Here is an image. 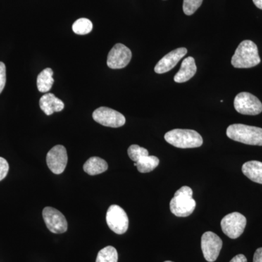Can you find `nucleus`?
<instances>
[{"label": "nucleus", "instance_id": "obj_20", "mask_svg": "<svg viewBox=\"0 0 262 262\" xmlns=\"http://www.w3.org/2000/svg\"><path fill=\"white\" fill-rule=\"evenodd\" d=\"M118 253L113 246H106L98 253L96 262H117Z\"/></svg>", "mask_w": 262, "mask_h": 262}, {"label": "nucleus", "instance_id": "obj_1", "mask_svg": "<svg viewBox=\"0 0 262 262\" xmlns=\"http://www.w3.org/2000/svg\"><path fill=\"white\" fill-rule=\"evenodd\" d=\"M260 62L261 58L256 45L252 41L244 40L236 49L231 63L234 68L248 69L256 67Z\"/></svg>", "mask_w": 262, "mask_h": 262}, {"label": "nucleus", "instance_id": "obj_6", "mask_svg": "<svg viewBox=\"0 0 262 262\" xmlns=\"http://www.w3.org/2000/svg\"><path fill=\"white\" fill-rule=\"evenodd\" d=\"M236 111L244 115H257L262 112V103L257 97L247 92L239 93L234 101Z\"/></svg>", "mask_w": 262, "mask_h": 262}, {"label": "nucleus", "instance_id": "obj_4", "mask_svg": "<svg viewBox=\"0 0 262 262\" xmlns=\"http://www.w3.org/2000/svg\"><path fill=\"white\" fill-rule=\"evenodd\" d=\"M165 139L172 146L181 149L200 147L203 143L201 134L189 129H174L168 131L165 134Z\"/></svg>", "mask_w": 262, "mask_h": 262}, {"label": "nucleus", "instance_id": "obj_18", "mask_svg": "<svg viewBox=\"0 0 262 262\" xmlns=\"http://www.w3.org/2000/svg\"><path fill=\"white\" fill-rule=\"evenodd\" d=\"M53 72L51 68H46L39 74L37 84L38 91L41 93H47L51 91L54 80L53 78Z\"/></svg>", "mask_w": 262, "mask_h": 262}, {"label": "nucleus", "instance_id": "obj_11", "mask_svg": "<svg viewBox=\"0 0 262 262\" xmlns=\"http://www.w3.org/2000/svg\"><path fill=\"white\" fill-rule=\"evenodd\" d=\"M48 166L53 173L59 175L63 173L68 162L67 149L62 145H56L52 148L46 158Z\"/></svg>", "mask_w": 262, "mask_h": 262}, {"label": "nucleus", "instance_id": "obj_28", "mask_svg": "<svg viewBox=\"0 0 262 262\" xmlns=\"http://www.w3.org/2000/svg\"><path fill=\"white\" fill-rule=\"evenodd\" d=\"M253 2L258 9L262 10V0H253Z\"/></svg>", "mask_w": 262, "mask_h": 262}, {"label": "nucleus", "instance_id": "obj_25", "mask_svg": "<svg viewBox=\"0 0 262 262\" xmlns=\"http://www.w3.org/2000/svg\"><path fill=\"white\" fill-rule=\"evenodd\" d=\"M6 84V67L5 63L0 61V94L3 92Z\"/></svg>", "mask_w": 262, "mask_h": 262}, {"label": "nucleus", "instance_id": "obj_2", "mask_svg": "<svg viewBox=\"0 0 262 262\" xmlns=\"http://www.w3.org/2000/svg\"><path fill=\"white\" fill-rule=\"evenodd\" d=\"M227 136L232 140L248 145L262 146V128L244 124H233L227 129Z\"/></svg>", "mask_w": 262, "mask_h": 262}, {"label": "nucleus", "instance_id": "obj_24", "mask_svg": "<svg viewBox=\"0 0 262 262\" xmlns=\"http://www.w3.org/2000/svg\"><path fill=\"white\" fill-rule=\"evenodd\" d=\"M9 171V164L5 158L0 157V182L8 175Z\"/></svg>", "mask_w": 262, "mask_h": 262}, {"label": "nucleus", "instance_id": "obj_8", "mask_svg": "<svg viewBox=\"0 0 262 262\" xmlns=\"http://www.w3.org/2000/svg\"><path fill=\"white\" fill-rule=\"evenodd\" d=\"M93 118L96 122L103 126L120 127L125 124V117L116 110L108 107L96 108L93 113Z\"/></svg>", "mask_w": 262, "mask_h": 262}, {"label": "nucleus", "instance_id": "obj_29", "mask_svg": "<svg viewBox=\"0 0 262 262\" xmlns=\"http://www.w3.org/2000/svg\"><path fill=\"white\" fill-rule=\"evenodd\" d=\"M165 262H173V261H165Z\"/></svg>", "mask_w": 262, "mask_h": 262}, {"label": "nucleus", "instance_id": "obj_7", "mask_svg": "<svg viewBox=\"0 0 262 262\" xmlns=\"http://www.w3.org/2000/svg\"><path fill=\"white\" fill-rule=\"evenodd\" d=\"M106 220L110 229L117 234L125 233L128 229L129 220L126 212L117 205L108 208Z\"/></svg>", "mask_w": 262, "mask_h": 262}, {"label": "nucleus", "instance_id": "obj_23", "mask_svg": "<svg viewBox=\"0 0 262 262\" xmlns=\"http://www.w3.org/2000/svg\"><path fill=\"white\" fill-rule=\"evenodd\" d=\"M203 0H184L183 10L187 15L194 14L196 10L201 6Z\"/></svg>", "mask_w": 262, "mask_h": 262}, {"label": "nucleus", "instance_id": "obj_13", "mask_svg": "<svg viewBox=\"0 0 262 262\" xmlns=\"http://www.w3.org/2000/svg\"><path fill=\"white\" fill-rule=\"evenodd\" d=\"M187 49L185 48H179L170 52L158 61L155 67V72L157 74H164L173 70L179 61L185 56Z\"/></svg>", "mask_w": 262, "mask_h": 262}, {"label": "nucleus", "instance_id": "obj_12", "mask_svg": "<svg viewBox=\"0 0 262 262\" xmlns=\"http://www.w3.org/2000/svg\"><path fill=\"white\" fill-rule=\"evenodd\" d=\"M132 58V53L128 48L124 45H115L108 53L107 66L113 70L125 68L130 63Z\"/></svg>", "mask_w": 262, "mask_h": 262}, {"label": "nucleus", "instance_id": "obj_27", "mask_svg": "<svg viewBox=\"0 0 262 262\" xmlns=\"http://www.w3.org/2000/svg\"><path fill=\"white\" fill-rule=\"evenodd\" d=\"M230 262H247V258L243 254H238L234 256Z\"/></svg>", "mask_w": 262, "mask_h": 262}, {"label": "nucleus", "instance_id": "obj_5", "mask_svg": "<svg viewBox=\"0 0 262 262\" xmlns=\"http://www.w3.org/2000/svg\"><path fill=\"white\" fill-rule=\"evenodd\" d=\"M247 220L238 212L229 213L222 219L221 227L224 233L231 239L238 238L244 233Z\"/></svg>", "mask_w": 262, "mask_h": 262}, {"label": "nucleus", "instance_id": "obj_9", "mask_svg": "<svg viewBox=\"0 0 262 262\" xmlns=\"http://www.w3.org/2000/svg\"><path fill=\"white\" fill-rule=\"evenodd\" d=\"M43 220L48 229L54 234H62L67 232L68 223L64 215L56 208L46 207L42 211Z\"/></svg>", "mask_w": 262, "mask_h": 262}, {"label": "nucleus", "instance_id": "obj_3", "mask_svg": "<svg viewBox=\"0 0 262 262\" xmlns=\"http://www.w3.org/2000/svg\"><path fill=\"white\" fill-rule=\"evenodd\" d=\"M192 196L190 187L184 186L180 188L170 202L171 213L178 217H187L192 214L196 208V202Z\"/></svg>", "mask_w": 262, "mask_h": 262}, {"label": "nucleus", "instance_id": "obj_10", "mask_svg": "<svg viewBox=\"0 0 262 262\" xmlns=\"http://www.w3.org/2000/svg\"><path fill=\"white\" fill-rule=\"evenodd\" d=\"M222 239L212 232H206L202 236L201 248L203 256L208 262H213L220 256L222 248Z\"/></svg>", "mask_w": 262, "mask_h": 262}, {"label": "nucleus", "instance_id": "obj_22", "mask_svg": "<svg viewBox=\"0 0 262 262\" xmlns=\"http://www.w3.org/2000/svg\"><path fill=\"white\" fill-rule=\"evenodd\" d=\"M127 154L129 158L136 163L143 157L148 156L149 151L145 148L141 147L136 144H133L127 149Z\"/></svg>", "mask_w": 262, "mask_h": 262}, {"label": "nucleus", "instance_id": "obj_19", "mask_svg": "<svg viewBox=\"0 0 262 262\" xmlns=\"http://www.w3.org/2000/svg\"><path fill=\"white\" fill-rule=\"evenodd\" d=\"M160 160L157 157L148 156L143 157L139 161L134 163L137 167L138 170L140 173H146L154 170L159 165Z\"/></svg>", "mask_w": 262, "mask_h": 262}, {"label": "nucleus", "instance_id": "obj_16", "mask_svg": "<svg viewBox=\"0 0 262 262\" xmlns=\"http://www.w3.org/2000/svg\"><path fill=\"white\" fill-rule=\"evenodd\" d=\"M242 171L246 177L253 182L262 184V163L261 162H246L242 167Z\"/></svg>", "mask_w": 262, "mask_h": 262}, {"label": "nucleus", "instance_id": "obj_26", "mask_svg": "<svg viewBox=\"0 0 262 262\" xmlns=\"http://www.w3.org/2000/svg\"><path fill=\"white\" fill-rule=\"evenodd\" d=\"M253 262H262V248L256 250L253 256Z\"/></svg>", "mask_w": 262, "mask_h": 262}, {"label": "nucleus", "instance_id": "obj_15", "mask_svg": "<svg viewBox=\"0 0 262 262\" xmlns=\"http://www.w3.org/2000/svg\"><path fill=\"white\" fill-rule=\"evenodd\" d=\"M196 67L194 58L189 56L182 61L180 70L174 76V81L177 83L187 82L195 75Z\"/></svg>", "mask_w": 262, "mask_h": 262}, {"label": "nucleus", "instance_id": "obj_17", "mask_svg": "<svg viewBox=\"0 0 262 262\" xmlns=\"http://www.w3.org/2000/svg\"><path fill=\"white\" fill-rule=\"evenodd\" d=\"M83 169L84 171L89 175H98L107 170L108 164L98 157H92L84 164Z\"/></svg>", "mask_w": 262, "mask_h": 262}, {"label": "nucleus", "instance_id": "obj_21", "mask_svg": "<svg viewBox=\"0 0 262 262\" xmlns=\"http://www.w3.org/2000/svg\"><path fill=\"white\" fill-rule=\"evenodd\" d=\"M72 30L79 35H85L93 30V23L88 18H80L72 26Z\"/></svg>", "mask_w": 262, "mask_h": 262}, {"label": "nucleus", "instance_id": "obj_14", "mask_svg": "<svg viewBox=\"0 0 262 262\" xmlns=\"http://www.w3.org/2000/svg\"><path fill=\"white\" fill-rule=\"evenodd\" d=\"M39 106L46 115H51L54 113H59L64 108V103L54 94L43 95L39 100Z\"/></svg>", "mask_w": 262, "mask_h": 262}]
</instances>
